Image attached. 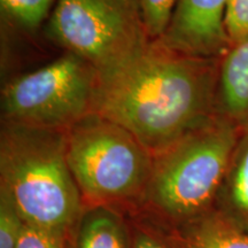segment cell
<instances>
[{
  "instance_id": "6da1fadb",
  "label": "cell",
  "mask_w": 248,
  "mask_h": 248,
  "mask_svg": "<svg viewBox=\"0 0 248 248\" xmlns=\"http://www.w3.org/2000/svg\"><path fill=\"white\" fill-rule=\"evenodd\" d=\"M219 63L151 40L99 74L94 113L129 130L155 155L217 115Z\"/></svg>"
},
{
  "instance_id": "e0dca14e",
  "label": "cell",
  "mask_w": 248,
  "mask_h": 248,
  "mask_svg": "<svg viewBox=\"0 0 248 248\" xmlns=\"http://www.w3.org/2000/svg\"><path fill=\"white\" fill-rule=\"evenodd\" d=\"M131 230V248H175L150 222L137 214H126Z\"/></svg>"
},
{
  "instance_id": "9a60e30c",
  "label": "cell",
  "mask_w": 248,
  "mask_h": 248,
  "mask_svg": "<svg viewBox=\"0 0 248 248\" xmlns=\"http://www.w3.org/2000/svg\"><path fill=\"white\" fill-rule=\"evenodd\" d=\"M224 29L231 47L248 40V0H228Z\"/></svg>"
},
{
  "instance_id": "3957f363",
  "label": "cell",
  "mask_w": 248,
  "mask_h": 248,
  "mask_svg": "<svg viewBox=\"0 0 248 248\" xmlns=\"http://www.w3.org/2000/svg\"><path fill=\"white\" fill-rule=\"evenodd\" d=\"M66 132L1 121L0 190L27 224L70 234L85 206L68 164Z\"/></svg>"
},
{
  "instance_id": "5b68a950",
  "label": "cell",
  "mask_w": 248,
  "mask_h": 248,
  "mask_svg": "<svg viewBox=\"0 0 248 248\" xmlns=\"http://www.w3.org/2000/svg\"><path fill=\"white\" fill-rule=\"evenodd\" d=\"M99 74L89 62L66 53L15 77L1 90V121L68 131L94 113Z\"/></svg>"
},
{
  "instance_id": "5bb4252c",
  "label": "cell",
  "mask_w": 248,
  "mask_h": 248,
  "mask_svg": "<svg viewBox=\"0 0 248 248\" xmlns=\"http://www.w3.org/2000/svg\"><path fill=\"white\" fill-rule=\"evenodd\" d=\"M26 225L13 201L0 190V248H16Z\"/></svg>"
},
{
  "instance_id": "2e32d148",
  "label": "cell",
  "mask_w": 248,
  "mask_h": 248,
  "mask_svg": "<svg viewBox=\"0 0 248 248\" xmlns=\"http://www.w3.org/2000/svg\"><path fill=\"white\" fill-rule=\"evenodd\" d=\"M70 234L27 224L16 248H69Z\"/></svg>"
},
{
  "instance_id": "7c38bea8",
  "label": "cell",
  "mask_w": 248,
  "mask_h": 248,
  "mask_svg": "<svg viewBox=\"0 0 248 248\" xmlns=\"http://www.w3.org/2000/svg\"><path fill=\"white\" fill-rule=\"evenodd\" d=\"M57 0H0L2 17L24 31H37L51 16Z\"/></svg>"
},
{
  "instance_id": "8992f818",
  "label": "cell",
  "mask_w": 248,
  "mask_h": 248,
  "mask_svg": "<svg viewBox=\"0 0 248 248\" xmlns=\"http://www.w3.org/2000/svg\"><path fill=\"white\" fill-rule=\"evenodd\" d=\"M47 35L98 74L123 63L151 42L135 0H57Z\"/></svg>"
},
{
  "instance_id": "4fadbf2b",
  "label": "cell",
  "mask_w": 248,
  "mask_h": 248,
  "mask_svg": "<svg viewBox=\"0 0 248 248\" xmlns=\"http://www.w3.org/2000/svg\"><path fill=\"white\" fill-rule=\"evenodd\" d=\"M151 40L160 39L171 20L177 0H135Z\"/></svg>"
},
{
  "instance_id": "ac0fdd59",
  "label": "cell",
  "mask_w": 248,
  "mask_h": 248,
  "mask_svg": "<svg viewBox=\"0 0 248 248\" xmlns=\"http://www.w3.org/2000/svg\"><path fill=\"white\" fill-rule=\"evenodd\" d=\"M69 248H71V247H70V243H69Z\"/></svg>"
},
{
  "instance_id": "8fae6325",
  "label": "cell",
  "mask_w": 248,
  "mask_h": 248,
  "mask_svg": "<svg viewBox=\"0 0 248 248\" xmlns=\"http://www.w3.org/2000/svg\"><path fill=\"white\" fill-rule=\"evenodd\" d=\"M214 209L248 229V121L240 124Z\"/></svg>"
},
{
  "instance_id": "ba28073f",
  "label": "cell",
  "mask_w": 248,
  "mask_h": 248,
  "mask_svg": "<svg viewBox=\"0 0 248 248\" xmlns=\"http://www.w3.org/2000/svg\"><path fill=\"white\" fill-rule=\"evenodd\" d=\"M152 225L175 248H248V229L235 224L215 209L176 228Z\"/></svg>"
},
{
  "instance_id": "277c9868",
  "label": "cell",
  "mask_w": 248,
  "mask_h": 248,
  "mask_svg": "<svg viewBox=\"0 0 248 248\" xmlns=\"http://www.w3.org/2000/svg\"><path fill=\"white\" fill-rule=\"evenodd\" d=\"M67 160L85 207L135 213L153 166V154L129 130L91 113L66 132Z\"/></svg>"
},
{
  "instance_id": "7a4b0ae2",
  "label": "cell",
  "mask_w": 248,
  "mask_h": 248,
  "mask_svg": "<svg viewBox=\"0 0 248 248\" xmlns=\"http://www.w3.org/2000/svg\"><path fill=\"white\" fill-rule=\"evenodd\" d=\"M239 130L240 124L216 115L153 155L146 188L131 214L171 229L213 210Z\"/></svg>"
},
{
  "instance_id": "52a82bcc",
  "label": "cell",
  "mask_w": 248,
  "mask_h": 248,
  "mask_svg": "<svg viewBox=\"0 0 248 248\" xmlns=\"http://www.w3.org/2000/svg\"><path fill=\"white\" fill-rule=\"evenodd\" d=\"M226 4L228 0H177L160 40L185 54L222 59L231 48L224 29Z\"/></svg>"
},
{
  "instance_id": "9c48e42d",
  "label": "cell",
  "mask_w": 248,
  "mask_h": 248,
  "mask_svg": "<svg viewBox=\"0 0 248 248\" xmlns=\"http://www.w3.org/2000/svg\"><path fill=\"white\" fill-rule=\"evenodd\" d=\"M69 243L71 248H131L129 217L113 207H84Z\"/></svg>"
},
{
  "instance_id": "30bf717a",
  "label": "cell",
  "mask_w": 248,
  "mask_h": 248,
  "mask_svg": "<svg viewBox=\"0 0 248 248\" xmlns=\"http://www.w3.org/2000/svg\"><path fill=\"white\" fill-rule=\"evenodd\" d=\"M216 113L237 124L248 121V40L221 59Z\"/></svg>"
}]
</instances>
